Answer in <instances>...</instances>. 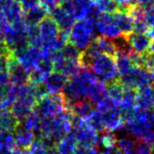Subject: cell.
Listing matches in <instances>:
<instances>
[{"instance_id": "1", "label": "cell", "mask_w": 154, "mask_h": 154, "mask_svg": "<svg viewBox=\"0 0 154 154\" xmlns=\"http://www.w3.org/2000/svg\"><path fill=\"white\" fill-rule=\"evenodd\" d=\"M123 125L127 135L136 140L150 143L154 137V117L149 110L136 106L133 117Z\"/></svg>"}, {"instance_id": "2", "label": "cell", "mask_w": 154, "mask_h": 154, "mask_svg": "<svg viewBox=\"0 0 154 154\" xmlns=\"http://www.w3.org/2000/svg\"><path fill=\"white\" fill-rule=\"evenodd\" d=\"M88 68H90L96 78L103 84L111 83L117 80L116 78L118 77L116 60L114 56L111 55L103 53L97 55L91 60Z\"/></svg>"}, {"instance_id": "3", "label": "cell", "mask_w": 154, "mask_h": 154, "mask_svg": "<svg viewBox=\"0 0 154 154\" xmlns=\"http://www.w3.org/2000/svg\"><path fill=\"white\" fill-rule=\"evenodd\" d=\"M96 37V22L89 19L78 20L68 32V40L71 44L83 52L90 46Z\"/></svg>"}, {"instance_id": "4", "label": "cell", "mask_w": 154, "mask_h": 154, "mask_svg": "<svg viewBox=\"0 0 154 154\" xmlns=\"http://www.w3.org/2000/svg\"><path fill=\"white\" fill-rule=\"evenodd\" d=\"M60 5L75 20L89 19L96 22L100 15L93 0H64Z\"/></svg>"}, {"instance_id": "5", "label": "cell", "mask_w": 154, "mask_h": 154, "mask_svg": "<svg viewBox=\"0 0 154 154\" xmlns=\"http://www.w3.org/2000/svg\"><path fill=\"white\" fill-rule=\"evenodd\" d=\"M119 82L124 87L137 91L143 87L151 85L154 82V78L150 70L143 66H134L126 73L119 76Z\"/></svg>"}, {"instance_id": "6", "label": "cell", "mask_w": 154, "mask_h": 154, "mask_svg": "<svg viewBox=\"0 0 154 154\" xmlns=\"http://www.w3.org/2000/svg\"><path fill=\"white\" fill-rule=\"evenodd\" d=\"M64 109H66L64 99L62 93H59L54 95H47L38 100L33 107V111L40 118H44L55 116Z\"/></svg>"}, {"instance_id": "7", "label": "cell", "mask_w": 154, "mask_h": 154, "mask_svg": "<svg viewBox=\"0 0 154 154\" xmlns=\"http://www.w3.org/2000/svg\"><path fill=\"white\" fill-rule=\"evenodd\" d=\"M71 132L74 137L78 146H95L99 143V136L97 132L88 126L84 118H76L74 117L72 121Z\"/></svg>"}, {"instance_id": "8", "label": "cell", "mask_w": 154, "mask_h": 154, "mask_svg": "<svg viewBox=\"0 0 154 154\" xmlns=\"http://www.w3.org/2000/svg\"><path fill=\"white\" fill-rule=\"evenodd\" d=\"M41 54V48L32 45H28L25 48H21L12 52V56L29 72L33 70L37 66Z\"/></svg>"}, {"instance_id": "9", "label": "cell", "mask_w": 154, "mask_h": 154, "mask_svg": "<svg viewBox=\"0 0 154 154\" xmlns=\"http://www.w3.org/2000/svg\"><path fill=\"white\" fill-rule=\"evenodd\" d=\"M96 31L103 37L115 39L122 35L117 26L113 14H102L96 21Z\"/></svg>"}, {"instance_id": "10", "label": "cell", "mask_w": 154, "mask_h": 154, "mask_svg": "<svg viewBox=\"0 0 154 154\" xmlns=\"http://www.w3.org/2000/svg\"><path fill=\"white\" fill-rule=\"evenodd\" d=\"M53 60H54V70L63 73L67 77H71L75 75L80 69V63L77 60H67L63 58L59 52L52 53Z\"/></svg>"}, {"instance_id": "11", "label": "cell", "mask_w": 154, "mask_h": 154, "mask_svg": "<svg viewBox=\"0 0 154 154\" xmlns=\"http://www.w3.org/2000/svg\"><path fill=\"white\" fill-rule=\"evenodd\" d=\"M126 40L133 52L141 56L148 53L151 42V37L148 33H139L133 31L126 35Z\"/></svg>"}, {"instance_id": "12", "label": "cell", "mask_w": 154, "mask_h": 154, "mask_svg": "<svg viewBox=\"0 0 154 154\" xmlns=\"http://www.w3.org/2000/svg\"><path fill=\"white\" fill-rule=\"evenodd\" d=\"M67 81H68L67 76L54 70L51 73L45 76V78L43 80V85L46 88L48 94L54 95L63 92Z\"/></svg>"}, {"instance_id": "13", "label": "cell", "mask_w": 154, "mask_h": 154, "mask_svg": "<svg viewBox=\"0 0 154 154\" xmlns=\"http://www.w3.org/2000/svg\"><path fill=\"white\" fill-rule=\"evenodd\" d=\"M50 17L54 20L56 23L58 25L60 31L69 32L70 28L74 25L75 19L70 14H68L66 11H64L60 5L56 6L49 11Z\"/></svg>"}, {"instance_id": "14", "label": "cell", "mask_w": 154, "mask_h": 154, "mask_svg": "<svg viewBox=\"0 0 154 154\" xmlns=\"http://www.w3.org/2000/svg\"><path fill=\"white\" fill-rule=\"evenodd\" d=\"M15 147L20 149H27L36 140V134L27 130L21 123L18 124L17 128L13 132Z\"/></svg>"}, {"instance_id": "15", "label": "cell", "mask_w": 154, "mask_h": 154, "mask_svg": "<svg viewBox=\"0 0 154 154\" xmlns=\"http://www.w3.org/2000/svg\"><path fill=\"white\" fill-rule=\"evenodd\" d=\"M10 84L14 85H25L28 83L29 71L26 70L13 56H12L10 66H9Z\"/></svg>"}, {"instance_id": "16", "label": "cell", "mask_w": 154, "mask_h": 154, "mask_svg": "<svg viewBox=\"0 0 154 154\" xmlns=\"http://www.w3.org/2000/svg\"><path fill=\"white\" fill-rule=\"evenodd\" d=\"M103 120L104 130L108 132H113L115 130H118L123 126V119L121 116L120 108L117 105L115 107L103 111Z\"/></svg>"}, {"instance_id": "17", "label": "cell", "mask_w": 154, "mask_h": 154, "mask_svg": "<svg viewBox=\"0 0 154 154\" xmlns=\"http://www.w3.org/2000/svg\"><path fill=\"white\" fill-rule=\"evenodd\" d=\"M136 105L144 110H150L154 107V87L145 86L137 90Z\"/></svg>"}, {"instance_id": "18", "label": "cell", "mask_w": 154, "mask_h": 154, "mask_svg": "<svg viewBox=\"0 0 154 154\" xmlns=\"http://www.w3.org/2000/svg\"><path fill=\"white\" fill-rule=\"evenodd\" d=\"M0 10L2 11L10 25L19 23L23 20V11L20 4L17 2V0H12V1L4 4L3 6L0 7Z\"/></svg>"}, {"instance_id": "19", "label": "cell", "mask_w": 154, "mask_h": 154, "mask_svg": "<svg viewBox=\"0 0 154 154\" xmlns=\"http://www.w3.org/2000/svg\"><path fill=\"white\" fill-rule=\"evenodd\" d=\"M49 11L42 5H37L23 12V22L26 26H38L44 19L48 17Z\"/></svg>"}, {"instance_id": "20", "label": "cell", "mask_w": 154, "mask_h": 154, "mask_svg": "<svg viewBox=\"0 0 154 154\" xmlns=\"http://www.w3.org/2000/svg\"><path fill=\"white\" fill-rule=\"evenodd\" d=\"M114 20L122 35L126 36L134 30V20L128 12L118 10L113 13Z\"/></svg>"}, {"instance_id": "21", "label": "cell", "mask_w": 154, "mask_h": 154, "mask_svg": "<svg viewBox=\"0 0 154 154\" xmlns=\"http://www.w3.org/2000/svg\"><path fill=\"white\" fill-rule=\"evenodd\" d=\"M66 109L76 118H86L94 109V104L89 100H80L70 104Z\"/></svg>"}, {"instance_id": "22", "label": "cell", "mask_w": 154, "mask_h": 154, "mask_svg": "<svg viewBox=\"0 0 154 154\" xmlns=\"http://www.w3.org/2000/svg\"><path fill=\"white\" fill-rule=\"evenodd\" d=\"M56 145V149L59 154H73L76 147L78 146L74 134L71 131L67 133L63 139H60Z\"/></svg>"}, {"instance_id": "23", "label": "cell", "mask_w": 154, "mask_h": 154, "mask_svg": "<svg viewBox=\"0 0 154 154\" xmlns=\"http://www.w3.org/2000/svg\"><path fill=\"white\" fill-rule=\"evenodd\" d=\"M18 120L12 114L9 108H5L0 112V130L5 132H14L18 126Z\"/></svg>"}, {"instance_id": "24", "label": "cell", "mask_w": 154, "mask_h": 154, "mask_svg": "<svg viewBox=\"0 0 154 154\" xmlns=\"http://www.w3.org/2000/svg\"><path fill=\"white\" fill-rule=\"evenodd\" d=\"M136 95L137 91L131 88H126L123 93V96L121 98L120 102L118 103V106L120 108V111L124 110H130V109H134L136 105Z\"/></svg>"}, {"instance_id": "25", "label": "cell", "mask_w": 154, "mask_h": 154, "mask_svg": "<svg viewBox=\"0 0 154 154\" xmlns=\"http://www.w3.org/2000/svg\"><path fill=\"white\" fill-rule=\"evenodd\" d=\"M89 127L97 133L105 132L103 120V113L98 109H93L86 118H84Z\"/></svg>"}, {"instance_id": "26", "label": "cell", "mask_w": 154, "mask_h": 154, "mask_svg": "<svg viewBox=\"0 0 154 154\" xmlns=\"http://www.w3.org/2000/svg\"><path fill=\"white\" fill-rule=\"evenodd\" d=\"M95 42H96L97 46H98L100 53L111 55V56L115 55L116 46H115L114 41H113V39H109V38L100 36V37L95 38Z\"/></svg>"}, {"instance_id": "27", "label": "cell", "mask_w": 154, "mask_h": 154, "mask_svg": "<svg viewBox=\"0 0 154 154\" xmlns=\"http://www.w3.org/2000/svg\"><path fill=\"white\" fill-rule=\"evenodd\" d=\"M124 90H125V87L117 80L113 81V82H111V83H108L107 86H106L107 96L112 100H114L117 104H118L121 98H122Z\"/></svg>"}, {"instance_id": "28", "label": "cell", "mask_w": 154, "mask_h": 154, "mask_svg": "<svg viewBox=\"0 0 154 154\" xmlns=\"http://www.w3.org/2000/svg\"><path fill=\"white\" fill-rule=\"evenodd\" d=\"M97 9L102 14H113L119 10L118 5L113 0H93Z\"/></svg>"}, {"instance_id": "29", "label": "cell", "mask_w": 154, "mask_h": 154, "mask_svg": "<svg viewBox=\"0 0 154 154\" xmlns=\"http://www.w3.org/2000/svg\"><path fill=\"white\" fill-rule=\"evenodd\" d=\"M60 53V55L63 57L64 59H67V60H77L79 62L80 60V57H81V52L79 49L73 45V44L69 43H66L62 49L60 51H58ZM80 63V62H79Z\"/></svg>"}, {"instance_id": "30", "label": "cell", "mask_w": 154, "mask_h": 154, "mask_svg": "<svg viewBox=\"0 0 154 154\" xmlns=\"http://www.w3.org/2000/svg\"><path fill=\"white\" fill-rule=\"evenodd\" d=\"M99 140H100V143L102 144L103 148H107V147L115 146L117 139L111 132L105 131V133L103 134L102 137H99Z\"/></svg>"}, {"instance_id": "31", "label": "cell", "mask_w": 154, "mask_h": 154, "mask_svg": "<svg viewBox=\"0 0 154 154\" xmlns=\"http://www.w3.org/2000/svg\"><path fill=\"white\" fill-rule=\"evenodd\" d=\"M132 154H152V147L145 141L137 140Z\"/></svg>"}, {"instance_id": "32", "label": "cell", "mask_w": 154, "mask_h": 154, "mask_svg": "<svg viewBox=\"0 0 154 154\" xmlns=\"http://www.w3.org/2000/svg\"><path fill=\"white\" fill-rule=\"evenodd\" d=\"M47 147L42 143V141L39 139H36L26 150L28 154H45L47 151Z\"/></svg>"}, {"instance_id": "33", "label": "cell", "mask_w": 154, "mask_h": 154, "mask_svg": "<svg viewBox=\"0 0 154 154\" xmlns=\"http://www.w3.org/2000/svg\"><path fill=\"white\" fill-rule=\"evenodd\" d=\"M12 59L11 52L0 53V72H8Z\"/></svg>"}, {"instance_id": "34", "label": "cell", "mask_w": 154, "mask_h": 154, "mask_svg": "<svg viewBox=\"0 0 154 154\" xmlns=\"http://www.w3.org/2000/svg\"><path fill=\"white\" fill-rule=\"evenodd\" d=\"M143 66L150 71L154 69V53H147L143 56Z\"/></svg>"}, {"instance_id": "35", "label": "cell", "mask_w": 154, "mask_h": 154, "mask_svg": "<svg viewBox=\"0 0 154 154\" xmlns=\"http://www.w3.org/2000/svg\"><path fill=\"white\" fill-rule=\"evenodd\" d=\"M17 2L20 4V6L22 7L23 12L31 9L35 6H37L40 4V0H17Z\"/></svg>"}, {"instance_id": "36", "label": "cell", "mask_w": 154, "mask_h": 154, "mask_svg": "<svg viewBox=\"0 0 154 154\" xmlns=\"http://www.w3.org/2000/svg\"><path fill=\"white\" fill-rule=\"evenodd\" d=\"M73 154H99V152L94 146H77Z\"/></svg>"}, {"instance_id": "37", "label": "cell", "mask_w": 154, "mask_h": 154, "mask_svg": "<svg viewBox=\"0 0 154 154\" xmlns=\"http://www.w3.org/2000/svg\"><path fill=\"white\" fill-rule=\"evenodd\" d=\"M10 23H8L7 19L5 18V16L2 13V11L0 10V37H3L4 32L6 31L7 27L9 26Z\"/></svg>"}, {"instance_id": "38", "label": "cell", "mask_w": 154, "mask_h": 154, "mask_svg": "<svg viewBox=\"0 0 154 154\" xmlns=\"http://www.w3.org/2000/svg\"><path fill=\"white\" fill-rule=\"evenodd\" d=\"M117 5L119 7V10L121 11H128V9L130 8L129 5V0H113Z\"/></svg>"}, {"instance_id": "39", "label": "cell", "mask_w": 154, "mask_h": 154, "mask_svg": "<svg viewBox=\"0 0 154 154\" xmlns=\"http://www.w3.org/2000/svg\"><path fill=\"white\" fill-rule=\"evenodd\" d=\"M100 154H123V153L121 152V150L118 148V146L115 145V146H112V147L103 148Z\"/></svg>"}, {"instance_id": "40", "label": "cell", "mask_w": 154, "mask_h": 154, "mask_svg": "<svg viewBox=\"0 0 154 154\" xmlns=\"http://www.w3.org/2000/svg\"><path fill=\"white\" fill-rule=\"evenodd\" d=\"M137 5L143 9H147L154 6V0H137Z\"/></svg>"}, {"instance_id": "41", "label": "cell", "mask_w": 154, "mask_h": 154, "mask_svg": "<svg viewBox=\"0 0 154 154\" xmlns=\"http://www.w3.org/2000/svg\"><path fill=\"white\" fill-rule=\"evenodd\" d=\"M3 52H11L9 50V48L7 47V45L4 42V40L2 37H0V53H3Z\"/></svg>"}, {"instance_id": "42", "label": "cell", "mask_w": 154, "mask_h": 154, "mask_svg": "<svg viewBox=\"0 0 154 154\" xmlns=\"http://www.w3.org/2000/svg\"><path fill=\"white\" fill-rule=\"evenodd\" d=\"M12 154H28L26 149H20V148H16L12 150Z\"/></svg>"}, {"instance_id": "43", "label": "cell", "mask_w": 154, "mask_h": 154, "mask_svg": "<svg viewBox=\"0 0 154 154\" xmlns=\"http://www.w3.org/2000/svg\"><path fill=\"white\" fill-rule=\"evenodd\" d=\"M45 154H59V152L57 151L56 147H53V148L47 149V151L45 152Z\"/></svg>"}, {"instance_id": "44", "label": "cell", "mask_w": 154, "mask_h": 154, "mask_svg": "<svg viewBox=\"0 0 154 154\" xmlns=\"http://www.w3.org/2000/svg\"><path fill=\"white\" fill-rule=\"evenodd\" d=\"M150 53H154V38L151 39V42H150V46H149V50Z\"/></svg>"}, {"instance_id": "45", "label": "cell", "mask_w": 154, "mask_h": 154, "mask_svg": "<svg viewBox=\"0 0 154 154\" xmlns=\"http://www.w3.org/2000/svg\"><path fill=\"white\" fill-rule=\"evenodd\" d=\"M149 144L151 145V147H152V148H154V137H153V139H152V140L150 141V143H149Z\"/></svg>"}, {"instance_id": "46", "label": "cell", "mask_w": 154, "mask_h": 154, "mask_svg": "<svg viewBox=\"0 0 154 154\" xmlns=\"http://www.w3.org/2000/svg\"><path fill=\"white\" fill-rule=\"evenodd\" d=\"M63 1H64V0H56V2H57V3H58V4H59V5H60V3H62Z\"/></svg>"}, {"instance_id": "47", "label": "cell", "mask_w": 154, "mask_h": 154, "mask_svg": "<svg viewBox=\"0 0 154 154\" xmlns=\"http://www.w3.org/2000/svg\"><path fill=\"white\" fill-rule=\"evenodd\" d=\"M151 72H152V74H153V78H154V69H153V70H152Z\"/></svg>"}, {"instance_id": "48", "label": "cell", "mask_w": 154, "mask_h": 154, "mask_svg": "<svg viewBox=\"0 0 154 154\" xmlns=\"http://www.w3.org/2000/svg\"><path fill=\"white\" fill-rule=\"evenodd\" d=\"M152 113V115H153V117H154V107H153V112H151Z\"/></svg>"}]
</instances>
